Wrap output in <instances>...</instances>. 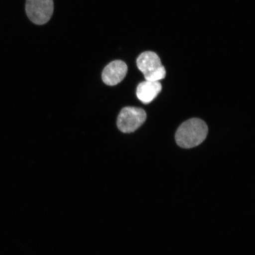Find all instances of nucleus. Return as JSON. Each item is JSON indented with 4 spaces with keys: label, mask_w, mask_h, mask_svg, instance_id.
<instances>
[{
    "label": "nucleus",
    "mask_w": 255,
    "mask_h": 255,
    "mask_svg": "<svg viewBox=\"0 0 255 255\" xmlns=\"http://www.w3.org/2000/svg\"><path fill=\"white\" fill-rule=\"evenodd\" d=\"M128 72L127 64L122 60H115L105 67L102 74V78L105 84L117 85L123 81Z\"/></svg>",
    "instance_id": "5"
},
{
    "label": "nucleus",
    "mask_w": 255,
    "mask_h": 255,
    "mask_svg": "<svg viewBox=\"0 0 255 255\" xmlns=\"http://www.w3.org/2000/svg\"><path fill=\"white\" fill-rule=\"evenodd\" d=\"M146 119L145 111L141 108L128 107L120 112L117 120V126L124 133L134 132Z\"/></svg>",
    "instance_id": "3"
},
{
    "label": "nucleus",
    "mask_w": 255,
    "mask_h": 255,
    "mask_svg": "<svg viewBox=\"0 0 255 255\" xmlns=\"http://www.w3.org/2000/svg\"><path fill=\"white\" fill-rule=\"evenodd\" d=\"M137 66L146 81L156 82L163 79L166 75V71L162 65L161 59L155 52H143L136 60Z\"/></svg>",
    "instance_id": "2"
},
{
    "label": "nucleus",
    "mask_w": 255,
    "mask_h": 255,
    "mask_svg": "<svg viewBox=\"0 0 255 255\" xmlns=\"http://www.w3.org/2000/svg\"><path fill=\"white\" fill-rule=\"evenodd\" d=\"M162 85L158 81H145L140 83L136 89V96L142 103H151L161 91Z\"/></svg>",
    "instance_id": "6"
},
{
    "label": "nucleus",
    "mask_w": 255,
    "mask_h": 255,
    "mask_svg": "<svg viewBox=\"0 0 255 255\" xmlns=\"http://www.w3.org/2000/svg\"><path fill=\"white\" fill-rule=\"evenodd\" d=\"M207 133L208 128L203 120L192 119L187 120L178 128L175 133V140L181 148H193L205 141Z\"/></svg>",
    "instance_id": "1"
},
{
    "label": "nucleus",
    "mask_w": 255,
    "mask_h": 255,
    "mask_svg": "<svg viewBox=\"0 0 255 255\" xmlns=\"http://www.w3.org/2000/svg\"><path fill=\"white\" fill-rule=\"evenodd\" d=\"M53 0H27L25 11L33 23L43 25L47 23L53 13Z\"/></svg>",
    "instance_id": "4"
}]
</instances>
